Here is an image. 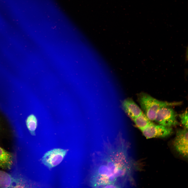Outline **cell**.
<instances>
[{
    "instance_id": "1",
    "label": "cell",
    "mask_w": 188,
    "mask_h": 188,
    "mask_svg": "<svg viewBox=\"0 0 188 188\" xmlns=\"http://www.w3.org/2000/svg\"><path fill=\"white\" fill-rule=\"evenodd\" d=\"M106 148L93 166L90 177V186L121 188L127 183H134L133 173L136 164L129 157L127 145L123 142L116 146Z\"/></svg>"
},
{
    "instance_id": "2",
    "label": "cell",
    "mask_w": 188,
    "mask_h": 188,
    "mask_svg": "<svg viewBox=\"0 0 188 188\" xmlns=\"http://www.w3.org/2000/svg\"><path fill=\"white\" fill-rule=\"evenodd\" d=\"M138 100L143 113L152 121H154L156 113L161 108L179 106L182 103L181 102L160 101L143 92L138 95Z\"/></svg>"
},
{
    "instance_id": "3",
    "label": "cell",
    "mask_w": 188,
    "mask_h": 188,
    "mask_svg": "<svg viewBox=\"0 0 188 188\" xmlns=\"http://www.w3.org/2000/svg\"><path fill=\"white\" fill-rule=\"evenodd\" d=\"M177 116V113L171 107H163L157 112L154 121L159 125L171 128L179 124Z\"/></svg>"
},
{
    "instance_id": "4",
    "label": "cell",
    "mask_w": 188,
    "mask_h": 188,
    "mask_svg": "<svg viewBox=\"0 0 188 188\" xmlns=\"http://www.w3.org/2000/svg\"><path fill=\"white\" fill-rule=\"evenodd\" d=\"M68 150L55 148L46 152L42 157L43 163L49 169L59 164L62 161Z\"/></svg>"
},
{
    "instance_id": "5",
    "label": "cell",
    "mask_w": 188,
    "mask_h": 188,
    "mask_svg": "<svg viewBox=\"0 0 188 188\" xmlns=\"http://www.w3.org/2000/svg\"><path fill=\"white\" fill-rule=\"evenodd\" d=\"M144 136L146 139L164 138L172 133L173 130L171 127H168L153 122L141 130Z\"/></svg>"
},
{
    "instance_id": "6",
    "label": "cell",
    "mask_w": 188,
    "mask_h": 188,
    "mask_svg": "<svg viewBox=\"0 0 188 188\" xmlns=\"http://www.w3.org/2000/svg\"><path fill=\"white\" fill-rule=\"evenodd\" d=\"M175 150L185 158L188 157V129L184 128L178 130L173 142Z\"/></svg>"
},
{
    "instance_id": "7",
    "label": "cell",
    "mask_w": 188,
    "mask_h": 188,
    "mask_svg": "<svg viewBox=\"0 0 188 188\" xmlns=\"http://www.w3.org/2000/svg\"><path fill=\"white\" fill-rule=\"evenodd\" d=\"M21 180L11 174L0 170V188H21Z\"/></svg>"
},
{
    "instance_id": "8",
    "label": "cell",
    "mask_w": 188,
    "mask_h": 188,
    "mask_svg": "<svg viewBox=\"0 0 188 188\" xmlns=\"http://www.w3.org/2000/svg\"><path fill=\"white\" fill-rule=\"evenodd\" d=\"M15 155L0 146V168L5 170H10L14 163Z\"/></svg>"
},
{
    "instance_id": "9",
    "label": "cell",
    "mask_w": 188,
    "mask_h": 188,
    "mask_svg": "<svg viewBox=\"0 0 188 188\" xmlns=\"http://www.w3.org/2000/svg\"><path fill=\"white\" fill-rule=\"evenodd\" d=\"M122 105L125 112L133 120L143 112L140 108L131 99L128 98L125 100Z\"/></svg>"
},
{
    "instance_id": "10",
    "label": "cell",
    "mask_w": 188,
    "mask_h": 188,
    "mask_svg": "<svg viewBox=\"0 0 188 188\" xmlns=\"http://www.w3.org/2000/svg\"><path fill=\"white\" fill-rule=\"evenodd\" d=\"M133 121L137 127L140 131L153 123L143 112Z\"/></svg>"
},
{
    "instance_id": "11",
    "label": "cell",
    "mask_w": 188,
    "mask_h": 188,
    "mask_svg": "<svg viewBox=\"0 0 188 188\" xmlns=\"http://www.w3.org/2000/svg\"><path fill=\"white\" fill-rule=\"evenodd\" d=\"M179 117L180 121L184 128L188 129V112L187 109L183 113L180 114Z\"/></svg>"
},
{
    "instance_id": "12",
    "label": "cell",
    "mask_w": 188,
    "mask_h": 188,
    "mask_svg": "<svg viewBox=\"0 0 188 188\" xmlns=\"http://www.w3.org/2000/svg\"><path fill=\"white\" fill-rule=\"evenodd\" d=\"M188 50H187V48L186 50V51L185 53V60L186 61H187V56H188Z\"/></svg>"
}]
</instances>
